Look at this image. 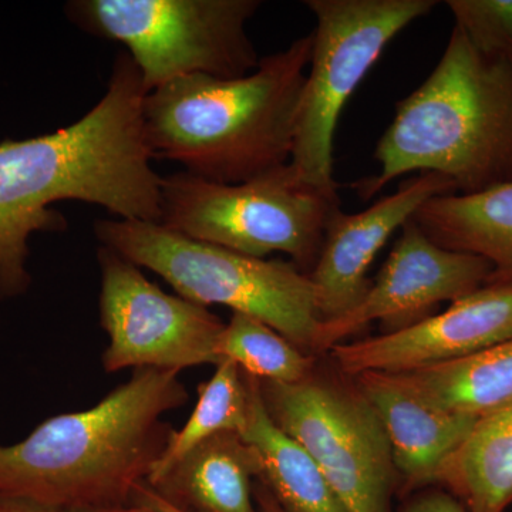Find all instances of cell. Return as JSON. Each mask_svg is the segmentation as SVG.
<instances>
[{
    "label": "cell",
    "instance_id": "cell-15",
    "mask_svg": "<svg viewBox=\"0 0 512 512\" xmlns=\"http://www.w3.org/2000/svg\"><path fill=\"white\" fill-rule=\"evenodd\" d=\"M261 463L235 431H221L175 463L148 487L183 512H259L254 480Z\"/></svg>",
    "mask_w": 512,
    "mask_h": 512
},
{
    "label": "cell",
    "instance_id": "cell-5",
    "mask_svg": "<svg viewBox=\"0 0 512 512\" xmlns=\"http://www.w3.org/2000/svg\"><path fill=\"white\" fill-rule=\"evenodd\" d=\"M94 232L101 247L161 276L181 298L254 316L312 355L320 323L315 289L292 261L238 254L158 222L100 220Z\"/></svg>",
    "mask_w": 512,
    "mask_h": 512
},
{
    "label": "cell",
    "instance_id": "cell-18",
    "mask_svg": "<svg viewBox=\"0 0 512 512\" xmlns=\"http://www.w3.org/2000/svg\"><path fill=\"white\" fill-rule=\"evenodd\" d=\"M468 512H505L512 504V404L478 417L444 461L436 484Z\"/></svg>",
    "mask_w": 512,
    "mask_h": 512
},
{
    "label": "cell",
    "instance_id": "cell-21",
    "mask_svg": "<svg viewBox=\"0 0 512 512\" xmlns=\"http://www.w3.org/2000/svg\"><path fill=\"white\" fill-rule=\"evenodd\" d=\"M217 353L259 380L298 383L311 375L316 356L308 355L262 320L234 313L222 330Z\"/></svg>",
    "mask_w": 512,
    "mask_h": 512
},
{
    "label": "cell",
    "instance_id": "cell-12",
    "mask_svg": "<svg viewBox=\"0 0 512 512\" xmlns=\"http://www.w3.org/2000/svg\"><path fill=\"white\" fill-rule=\"evenodd\" d=\"M510 339L512 281L490 279L444 312L384 335L340 343L329 355L349 377L366 372L397 375L473 356Z\"/></svg>",
    "mask_w": 512,
    "mask_h": 512
},
{
    "label": "cell",
    "instance_id": "cell-16",
    "mask_svg": "<svg viewBox=\"0 0 512 512\" xmlns=\"http://www.w3.org/2000/svg\"><path fill=\"white\" fill-rule=\"evenodd\" d=\"M412 220L440 247L490 262V279L512 281V181L474 194L437 195Z\"/></svg>",
    "mask_w": 512,
    "mask_h": 512
},
{
    "label": "cell",
    "instance_id": "cell-9",
    "mask_svg": "<svg viewBox=\"0 0 512 512\" xmlns=\"http://www.w3.org/2000/svg\"><path fill=\"white\" fill-rule=\"evenodd\" d=\"M316 18L309 72L296 117L291 163L303 180L338 192L333 141L340 114L383 50L434 0H308Z\"/></svg>",
    "mask_w": 512,
    "mask_h": 512
},
{
    "label": "cell",
    "instance_id": "cell-22",
    "mask_svg": "<svg viewBox=\"0 0 512 512\" xmlns=\"http://www.w3.org/2000/svg\"><path fill=\"white\" fill-rule=\"evenodd\" d=\"M446 6L478 52L512 63V0H447Z\"/></svg>",
    "mask_w": 512,
    "mask_h": 512
},
{
    "label": "cell",
    "instance_id": "cell-1",
    "mask_svg": "<svg viewBox=\"0 0 512 512\" xmlns=\"http://www.w3.org/2000/svg\"><path fill=\"white\" fill-rule=\"evenodd\" d=\"M148 92L127 52L86 116L45 136L0 143V299L29 288L28 241L67 222L52 205L83 201L121 220L160 222L161 180L144 138Z\"/></svg>",
    "mask_w": 512,
    "mask_h": 512
},
{
    "label": "cell",
    "instance_id": "cell-7",
    "mask_svg": "<svg viewBox=\"0 0 512 512\" xmlns=\"http://www.w3.org/2000/svg\"><path fill=\"white\" fill-rule=\"evenodd\" d=\"M258 0H73L67 18L126 46L147 92L191 76H247L259 59L247 23Z\"/></svg>",
    "mask_w": 512,
    "mask_h": 512
},
{
    "label": "cell",
    "instance_id": "cell-20",
    "mask_svg": "<svg viewBox=\"0 0 512 512\" xmlns=\"http://www.w3.org/2000/svg\"><path fill=\"white\" fill-rule=\"evenodd\" d=\"M249 393L242 370L231 360L215 366L214 376L198 387V402L183 429L173 430L146 483L164 476L175 463L221 431L241 434L247 427Z\"/></svg>",
    "mask_w": 512,
    "mask_h": 512
},
{
    "label": "cell",
    "instance_id": "cell-26",
    "mask_svg": "<svg viewBox=\"0 0 512 512\" xmlns=\"http://www.w3.org/2000/svg\"><path fill=\"white\" fill-rule=\"evenodd\" d=\"M66 512H157L143 505L128 504L119 507L94 508V510L66 511Z\"/></svg>",
    "mask_w": 512,
    "mask_h": 512
},
{
    "label": "cell",
    "instance_id": "cell-17",
    "mask_svg": "<svg viewBox=\"0 0 512 512\" xmlns=\"http://www.w3.org/2000/svg\"><path fill=\"white\" fill-rule=\"evenodd\" d=\"M249 393L247 427L241 436L261 463L259 478L286 512H348L311 454L279 429L266 412L259 380L242 372Z\"/></svg>",
    "mask_w": 512,
    "mask_h": 512
},
{
    "label": "cell",
    "instance_id": "cell-10",
    "mask_svg": "<svg viewBox=\"0 0 512 512\" xmlns=\"http://www.w3.org/2000/svg\"><path fill=\"white\" fill-rule=\"evenodd\" d=\"M100 323L110 343L101 356L104 372L154 367L180 373L187 367L220 365L217 345L225 323L181 296L148 281L140 266L100 247Z\"/></svg>",
    "mask_w": 512,
    "mask_h": 512
},
{
    "label": "cell",
    "instance_id": "cell-19",
    "mask_svg": "<svg viewBox=\"0 0 512 512\" xmlns=\"http://www.w3.org/2000/svg\"><path fill=\"white\" fill-rule=\"evenodd\" d=\"M396 376L441 409L481 417L512 404V339L473 356Z\"/></svg>",
    "mask_w": 512,
    "mask_h": 512
},
{
    "label": "cell",
    "instance_id": "cell-4",
    "mask_svg": "<svg viewBox=\"0 0 512 512\" xmlns=\"http://www.w3.org/2000/svg\"><path fill=\"white\" fill-rule=\"evenodd\" d=\"M375 160L380 173L355 184L363 200L414 171L443 175L456 194L512 181V63L478 52L454 26L436 69L397 103Z\"/></svg>",
    "mask_w": 512,
    "mask_h": 512
},
{
    "label": "cell",
    "instance_id": "cell-23",
    "mask_svg": "<svg viewBox=\"0 0 512 512\" xmlns=\"http://www.w3.org/2000/svg\"><path fill=\"white\" fill-rule=\"evenodd\" d=\"M254 500L259 512H286L284 508L281 507V504L276 501L268 485L259 477H256L254 480ZM130 504L143 505V507L151 508V510L157 512H183L177 510L173 505L165 503L164 500H161V498L148 487L147 483L138 485L136 491H134L133 497H131Z\"/></svg>",
    "mask_w": 512,
    "mask_h": 512
},
{
    "label": "cell",
    "instance_id": "cell-6",
    "mask_svg": "<svg viewBox=\"0 0 512 512\" xmlns=\"http://www.w3.org/2000/svg\"><path fill=\"white\" fill-rule=\"evenodd\" d=\"M339 207L338 192L309 184L291 163L239 184L180 171L161 180L158 224L254 258L279 252L309 274L330 215Z\"/></svg>",
    "mask_w": 512,
    "mask_h": 512
},
{
    "label": "cell",
    "instance_id": "cell-25",
    "mask_svg": "<svg viewBox=\"0 0 512 512\" xmlns=\"http://www.w3.org/2000/svg\"><path fill=\"white\" fill-rule=\"evenodd\" d=\"M0 512H62L46 505L35 503L28 498L0 494Z\"/></svg>",
    "mask_w": 512,
    "mask_h": 512
},
{
    "label": "cell",
    "instance_id": "cell-3",
    "mask_svg": "<svg viewBox=\"0 0 512 512\" xmlns=\"http://www.w3.org/2000/svg\"><path fill=\"white\" fill-rule=\"evenodd\" d=\"M313 35L259 60L247 76L191 74L153 90L143 107L153 160L221 184H239L291 161Z\"/></svg>",
    "mask_w": 512,
    "mask_h": 512
},
{
    "label": "cell",
    "instance_id": "cell-2",
    "mask_svg": "<svg viewBox=\"0 0 512 512\" xmlns=\"http://www.w3.org/2000/svg\"><path fill=\"white\" fill-rule=\"evenodd\" d=\"M188 399L180 373L134 369L92 409L50 417L25 440L0 444V494L62 512L130 504L174 430L161 417Z\"/></svg>",
    "mask_w": 512,
    "mask_h": 512
},
{
    "label": "cell",
    "instance_id": "cell-24",
    "mask_svg": "<svg viewBox=\"0 0 512 512\" xmlns=\"http://www.w3.org/2000/svg\"><path fill=\"white\" fill-rule=\"evenodd\" d=\"M402 500L396 512H468L466 505L439 485L421 488Z\"/></svg>",
    "mask_w": 512,
    "mask_h": 512
},
{
    "label": "cell",
    "instance_id": "cell-13",
    "mask_svg": "<svg viewBox=\"0 0 512 512\" xmlns=\"http://www.w3.org/2000/svg\"><path fill=\"white\" fill-rule=\"evenodd\" d=\"M456 194L448 178L421 173L406 178L399 190L367 210L330 215L318 261L311 272L320 322L339 318L365 298L372 286L370 266L394 232L412 220L424 202L437 195Z\"/></svg>",
    "mask_w": 512,
    "mask_h": 512
},
{
    "label": "cell",
    "instance_id": "cell-14",
    "mask_svg": "<svg viewBox=\"0 0 512 512\" xmlns=\"http://www.w3.org/2000/svg\"><path fill=\"white\" fill-rule=\"evenodd\" d=\"M382 420L389 439L399 493L404 498L436 484L441 466L463 443L478 420L427 402L392 373L352 377Z\"/></svg>",
    "mask_w": 512,
    "mask_h": 512
},
{
    "label": "cell",
    "instance_id": "cell-11",
    "mask_svg": "<svg viewBox=\"0 0 512 512\" xmlns=\"http://www.w3.org/2000/svg\"><path fill=\"white\" fill-rule=\"evenodd\" d=\"M491 275L490 262L440 247L410 220L365 298L345 315L319 323L312 355L329 353L376 320L389 332L412 326L440 303L477 291Z\"/></svg>",
    "mask_w": 512,
    "mask_h": 512
},
{
    "label": "cell",
    "instance_id": "cell-8",
    "mask_svg": "<svg viewBox=\"0 0 512 512\" xmlns=\"http://www.w3.org/2000/svg\"><path fill=\"white\" fill-rule=\"evenodd\" d=\"M319 370L298 383L259 380L271 420L309 454L348 512H392L399 477L382 420L352 377Z\"/></svg>",
    "mask_w": 512,
    "mask_h": 512
}]
</instances>
